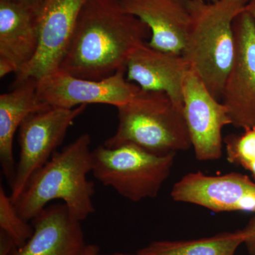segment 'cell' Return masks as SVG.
Returning <instances> with one entry per match:
<instances>
[{"instance_id":"6da1fadb","label":"cell","mask_w":255,"mask_h":255,"mask_svg":"<svg viewBox=\"0 0 255 255\" xmlns=\"http://www.w3.org/2000/svg\"><path fill=\"white\" fill-rule=\"evenodd\" d=\"M148 38L147 25L126 12L120 0H88L58 70L102 80L127 70L128 60Z\"/></svg>"},{"instance_id":"7a4b0ae2","label":"cell","mask_w":255,"mask_h":255,"mask_svg":"<svg viewBox=\"0 0 255 255\" xmlns=\"http://www.w3.org/2000/svg\"><path fill=\"white\" fill-rule=\"evenodd\" d=\"M91 137L82 134L32 175L14 203L18 214L32 221L52 201L62 200L75 221H82L95 211V184L87 179L92 170Z\"/></svg>"},{"instance_id":"3957f363","label":"cell","mask_w":255,"mask_h":255,"mask_svg":"<svg viewBox=\"0 0 255 255\" xmlns=\"http://www.w3.org/2000/svg\"><path fill=\"white\" fill-rule=\"evenodd\" d=\"M250 0H187L189 12L182 56L218 100L235 53L233 22Z\"/></svg>"},{"instance_id":"277c9868","label":"cell","mask_w":255,"mask_h":255,"mask_svg":"<svg viewBox=\"0 0 255 255\" xmlns=\"http://www.w3.org/2000/svg\"><path fill=\"white\" fill-rule=\"evenodd\" d=\"M119 125L104 145L131 143L154 155H176L191 147L183 108L164 92L140 90L128 103L117 108Z\"/></svg>"},{"instance_id":"5b68a950","label":"cell","mask_w":255,"mask_h":255,"mask_svg":"<svg viewBox=\"0 0 255 255\" xmlns=\"http://www.w3.org/2000/svg\"><path fill=\"white\" fill-rule=\"evenodd\" d=\"M176 155L159 156L131 143L92 150L94 177L104 186L133 202L158 195Z\"/></svg>"},{"instance_id":"8992f818","label":"cell","mask_w":255,"mask_h":255,"mask_svg":"<svg viewBox=\"0 0 255 255\" xmlns=\"http://www.w3.org/2000/svg\"><path fill=\"white\" fill-rule=\"evenodd\" d=\"M87 105L73 109L51 107L28 116L18 128L19 156L11 197L13 203L35 172L48 162L63 142L69 128Z\"/></svg>"},{"instance_id":"52a82bcc","label":"cell","mask_w":255,"mask_h":255,"mask_svg":"<svg viewBox=\"0 0 255 255\" xmlns=\"http://www.w3.org/2000/svg\"><path fill=\"white\" fill-rule=\"evenodd\" d=\"M235 53L221 100L231 125L243 130L255 128V23L246 10L233 22Z\"/></svg>"},{"instance_id":"ba28073f","label":"cell","mask_w":255,"mask_h":255,"mask_svg":"<svg viewBox=\"0 0 255 255\" xmlns=\"http://www.w3.org/2000/svg\"><path fill=\"white\" fill-rule=\"evenodd\" d=\"M125 73L120 70L102 80H90L58 70L37 81V92L40 100L51 107L73 109L102 104L118 108L133 100L141 90L128 81Z\"/></svg>"},{"instance_id":"9c48e42d","label":"cell","mask_w":255,"mask_h":255,"mask_svg":"<svg viewBox=\"0 0 255 255\" xmlns=\"http://www.w3.org/2000/svg\"><path fill=\"white\" fill-rule=\"evenodd\" d=\"M88 0H46L38 14L39 45L34 58L16 74L15 84L59 70L79 17Z\"/></svg>"},{"instance_id":"30bf717a","label":"cell","mask_w":255,"mask_h":255,"mask_svg":"<svg viewBox=\"0 0 255 255\" xmlns=\"http://www.w3.org/2000/svg\"><path fill=\"white\" fill-rule=\"evenodd\" d=\"M183 112L196 158L200 161L221 158L222 130L231 125V119L226 106L212 95L191 70L184 82Z\"/></svg>"},{"instance_id":"8fae6325","label":"cell","mask_w":255,"mask_h":255,"mask_svg":"<svg viewBox=\"0 0 255 255\" xmlns=\"http://www.w3.org/2000/svg\"><path fill=\"white\" fill-rule=\"evenodd\" d=\"M171 196L177 202L195 204L216 212L255 213V182L245 174L213 176L191 172L174 184Z\"/></svg>"},{"instance_id":"7c38bea8","label":"cell","mask_w":255,"mask_h":255,"mask_svg":"<svg viewBox=\"0 0 255 255\" xmlns=\"http://www.w3.org/2000/svg\"><path fill=\"white\" fill-rule=\"evenodd\" d=\"M190 70L182 55L161 51L147 44L139 47L127 64L128 81L144 91L164 92L183 108V89Z\"/></svg>"},{"instance_id":"4fadbf2b","label":"cell","mask_w":255,"mask_h":255,"mask_svg":"<svg viewBox=\"0 0 255 255\" xmlns=\"http://www.w3.org/2000/svg\"><path fill=\"white\" fill-rule=\"evenodd\" d=\"M33 236L12 255H83L87 245L81 222L65 204L47 206L31 221Z\"/></svg>"},{"instance_id":"5bb4252c","label":"cell","mask_w":255,"mask_h":255,"mask_svg":"<svg viewBox=\"0 0 255 255\" xmlns=\"http://www.w3.org/2000/svg\"><path fill=\"white\" fill-rule=\"evenodd\" d=\"M122 9L147 25V44L161 51L182 55L189 12L187 0H120Z\"/></svg>"},{"instance_id":"9a60e30c","label":"cell","mask_w":255,"mask_h":255,"mask_svg":"<svg viewBox=\"0 0 255 255\" xmlns=\"http://www.w3.org/2000/svg\"><path fill=\"white\" fill-rule=\"evenodd\" d=\"M50 108L40 100L35 79L15 84L14 90L0 96V163L10 188L16 171L13 151L15 132L28 116Z\"/></svg>"},{"instance_id":"2e32d148","label":"cell","mask_w":255,"mask_h":255,"mask_svg":"<svg viewBox=\"0 0 255 255\" xmlns=\"http://www.w3.org/2000/svg\"><path fill=\"white\" fill-rule=\"evenodd\" d=\"M38 14L12 0H0V58L11 62L17 73L38 50Z\"/></svg>"},{"instance_id":"e0dca14e","label":"cell","mask_w":255,"mask_h":255,"mask_svg":"<svg viewBox=\"0 0 255 255\" xmlns=\"http://www.w3.org/2000/svg\"><path fill=\"white\" fill-rule=\"evenodd\" d=\"M243 230L219 233L214 236L189 241H160L151 243L137 252L140 255H235L244 244Z\"/></svg>"},{"instance_id":"ac0fdd59","label":"cell","mask_w":255,"mask_h":255,"mask_svg":"<svg viewBox=\"0 0 255 255\" xmlns=\"http://www.w3.org/2000/svg\"><path fill=\"white\" fill-rule=\"evenodd\" d=\"M0 231L14 242L17 248L24 246L33 236L34 228L16 211L10 195L0 187Z\"/></svg>"},{"instance_id":"d6986e66","label":"cell","mask_w":255,"mask_h":255,"mask_svg":"<svg viewBox=\"0 0 255 255\" xmlns=\"http://www.w3.org/2000/svg\"><path fill=\"white\" fill-rule=\"evenodd\" d=\"M224 142L228 160L231 163L246 168L255 161V128L244 130L240 135H228Z\"/></svg>"},{"instance_id":"ffe728a7","label":"cell","mask_w":255,"mask_h":255,"mask_svg":"<svg viewBox=\"0 0 255 255\" xmlns=\"http://www.w3.org/2000/svg\"><path fill=\"white\" fill-rule=\"evenodd\" d=\"M246 236L244 244L251 255H255V216L243 229Z\"/></svg>"},{"instance_id":"44dd1931","label":"cell","mask_w":255,"mask_h":255,"mask_svg":"<svg viewBox=\"0 0 255 255\" xmlns=\"http://www.w3.org/2000/svg\"><path fill=\"white\" fill-rule=\"evenodd\" d=\"M17 249L14 242L8 235L0 231V255H12Z\"/></svg>"},{"instance_id":"7402d4cb","label":"cell","mask_w":255,"mask_h":255,"mask_svg":"<svg viewBox=\"0 0 255 255\" xmlns=\"http://www.w3.org/2000/svg\"><path fill=\"white\" fill-rule=\"evenodd\" d=\"M18 4L38 14L46 0H12Z\"/></svg>"},{"instance_id":"603a6c76","label":"cell","mask_w":255,"mask_h":255,"mask_svg":"<svg viewBox=\"0 0 255 255\" xmlns=\"http://www.w3.org/2000/svg\"><path fill=\"white\" fill-rule=\"evenodd\" d=\"M10 73H17V70L9 60L0 58V78H4Z\"/></svg>"},{"instance_id":"cb8c5ba5","label":"cell","mask_w":255,"mask_h":255,"mask_svg":"<svg viewBox=\"0 0 255 255\" xmlns=\"http://www.w3.org/2000/svg\"><path fill=\"white\" fill-rule=\"evenodd\" d=\"M83 255H101L100 248L95 245H87Z\"/></svg>"},{"instance_id":"d4e9b609","label":"cell","mask_w":255,"mask_h":255,"mask_svg":"<svg viewBox=\"0 0 255 255\" xmlns=\"http://www.w3.org/2000/svg\"><path fill=\"white\" fill-rule=\"evenodd\" d=\"M246 10L252 15L255 23V0H250L247 5Z\"/></svg>"},{"instance_id":"484cf974","label":"cell","mask_w":255,"mask_h":255,"mask_svg":"<svg viewBox=\"0 0 255 255\" xmlns=\"http://www.w3.org/2000/svg\"><path fill=\"white\" fill-rule=\"evenodd\" d=\"M246 169H248V170H249L250 172H251L255 180V161L251 162V164H248V165L246 167Z\"/></svg>"},{"instance_id":"4316f807","label":"cell","mask_w":255,"mask_h":255,"mask_svg":"<svg viewBox=\"0 0 255 255\" xmlns=\"http://www.w3.org/2000/svg\"><path fill=\"white\" fill-rule=\"evenodd\" d=\"M140 255L139 254H135V255H131V254H127V253H112V254H108V255Z\"/></svg>"},{"instance_id":"83f0119b","label":"cell","mask_w":255,"mask_h":255,"mask_svg":"<svg viewBox=\"0 0 255 255\" xmlns=\"http://www.w3.org/2000/svg\"><path fill=\"white\" fill-rule=\"evenodd\" d=\"M203 1H207V2H214V1H218V0H203Z\"/></svg>"}]
</instances>
